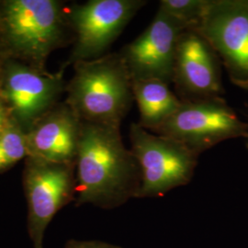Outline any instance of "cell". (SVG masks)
Instances as JSON below:
<instances>
[{"label":"cell","instance_id":"10","mask_svg":"<svg viewBox=\"0 0 248 248\" xmlns=\"http://www.w3.org/2000/svg\"><path fill=\"white\" fill-rule=\"evenodd\" d=\"M186 29L158 9L150 25L120 52L132 79L172 84L178 40Z\"/></svg>","mask_w":248,"mask_h":248},{"label":"cell","instance_id":"14","mask_svg":"<svg viewBox=\"0 0 248 248\" xmlns=\"http://www.w3.org/2000/svg\"><path fill=\"white\" fill-rule=\"evenodd\" d=\"M26 133L9 116L8 124L0 133V173L28 156Z\"/></svg>","mask_w":248,"mask_h":248},{"label":"cell","instance_id":"12","mask_svg":"<svg viewBox=\"0 0 248 248\" xmlns=\"http://www.w3.org/2000/svg\"><path fill=\"white\" fill-rule=\"evenodd\" d=\"M81 125L70 107L58 103L27 132V157L76 164Z\"/></svg>","mask_w":248,"mask_h":248},{"label":"cell","instance_id":"7","mask_svg":"<svg viewBox=\"0 0 248 248\" xmlns=\"http://www.w3.org/2000/svg\"><path fill=\"white\" fill-rule=\"evenodd\" d=\"M146 4L144 0H90L72 6L67 16L75 42L65 65L105 55L108 47Z\"/></svg>","mask_w":248,"mask_h":248},{"label":"cell","instance_id":"8","mask_svg":"<svg viewBox=\"0 0 248 248\" xmlns=\"http://www.w3.org/2000/svg\"><path fill=\"white\" fill-rule=\"evenodd\" d=\"M247 125L220 98L183 101L177 112L154 133L182 142L197 155L230 137Z\"/></svg>","mask_w":248,"mask_h":248},{"label":"cell","instance_id":"5","mask_svg":"<svg viewBox=\"0 0 248 248\" xmlns=\"http://www.w3.org/2000/svg\"><path fill=\"white\" fill-rule=\"evenodd\" d=\"M23 187L32 248H45V232L56 213L76 197V164L26 157Z\"/></svg>","mask_w":248,"mask_h":248},{"label":"cell","instance_id":"9","mask_svg":"<svg viewBox=\"0 0 248 248\" xmlns=\"http://www.w3.org/2000/svg\"><path fill=\"white\" fill-rule=\"evenodd\" d=\"M196 29L208 40L231 78L248 87V3L209 0Z\"/></svg>","mask_w":248,"mask_h":248},{"label":"cell","instance_id":"3","mask_svg":"<svg viewBox=\"0 0 248 248\" xmlns=\"http://www.w3.org/2000/svg\"><path fill=\"white\" fill-rule=\"evenodd\" d=\"M68 16L55 0H7L0 4V39L10 58L45 69L65 41Z\"/></svg>","mask_w":248,"mask_h":248},{"label":"cell","instance_id":"11","mask_svg":"<svg viewBox=\"0 0 248 248\" xmlns=\"http://www.w3.org/2000/svg\"><path fill=\"white\" fill-rule=\"evenodd\" d=\"M220 58L196 28L183 31L177 44L173 84L182 101L219 98Z\"/></svg>","mask_w":248,"mask_h":248},{"label":"cell","instance_id":"6","mask_svg":"<svg viewBox=\"0 0 248 248\" xmlns=\"http://www.w3.org/2000/svg\"><path fill=\"white\" fill-rule=\"evenodd\" d=\"M65 86L63 69L51 74L10 57L0 67V95L26 133L58 104Z\"/></svg>","mask_w":248,"mask_h":248},{"label":"cell","instance_id":"2","mask_svg":"<svg viewBox=\"0 0 248 248\" xmlns=\"http://www.w3.org/2000/svg\"><path fill=\"white\" fill-rule=\"evenodd\" d=\"M64 101L81 122L121 127L133 106V79L119 53L76 62Z\"/></svg>","mask_w":248,"mask_h":248},{"label":"cell","instance_id":"16","mask_svg":"<svg viewBox=\"0 0 248 248\" xmlns=\"http://www.w3.org/2000/svg\"><path fill=\"white\" fill-rule=\"evenodd\" d=\"M64 248H123L98 240H70Z\"/></svg>","mask_w":248,"mask_h":248},{"label":"cell","instance_id":"17","mask_svg":"<svg viewBox=\"0 0 248 248\" xmlns=\"http://www.w3.org/2000/svg\"><path fill=\"white\" fill-rule=\"evenodd\" d=\"M9 111L4 99L0 95V133L3 132L4 128L8 124L9 119Z\"/></svg>","mask_w":248,"mask_h":248},{"label":"cell","instance_id":"4","mask_svg":"<svg viewBox=\"0 0 248 248\" xmlns=\"http://www.w3.org/2000/svg\"><path fill=\"white\" fill-rule=\"evenodd\" d=\"M130 141L141 169L138 199L162 197L191 181L200 155L182 142L150 133L137 123L131 124Z\"/></svg>","mask_w":248,"mask_h":248},{"label":"cell","instance_id":"15","mask_svg":"<svg viewBox=\"0 0 248 248\" xmlns=\"http://www.w3.org/2000/svg\"><path fill=\"white\" fill-rule=\"evenodd\" d=\"M209 0H161L159 9L186 28L198 26L203 18Z\"/></svg>","mask_w":248,"mask_h":248},{"label":"cell","instance_id":"13","mask_svg":"<svg viewBox=\"0 0 248 248\" xmlns=\"http://www.w3.org/2000/svg\"><path fill=\"white\" fill-rule=\"evenodd\" d=\"M133 91L140 113L137 124L153 133L166 124L183 102L169 84L158 80H133Z\"/></svg>","mask_w":248,"mask_h":248},{"label":"cell","instance_id":"1","mask_svg":"<svg viewBox=\"0 0 248 248\" xmlns=\"http://www.w3.org/2000/svg\"><path fill=\"white\" fill-rule=\"evenodd\" d=\"M141 169L120 127L82 122L76 160L77 205L113 210L137 198Z\"/></svg>","mask_w":248,"mask_h":248}]
</instances>
